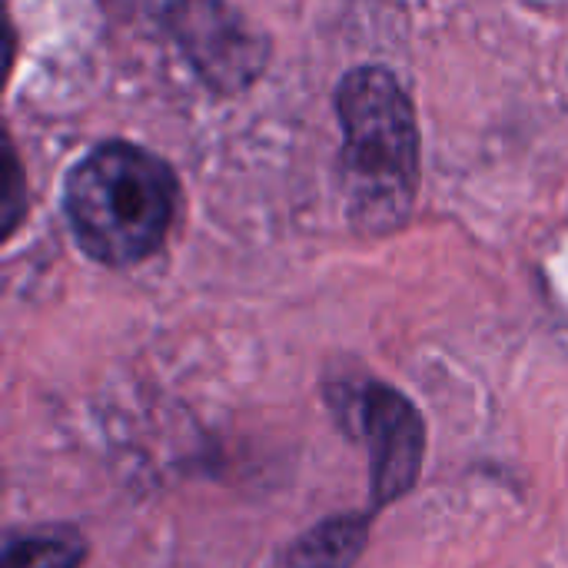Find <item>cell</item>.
Returning a JSON list of instances; mask_svg holds the SVG:
<instances>
[{
	"mask_svg": "<svg viewBox=\"0 0 568 568\" xmlns=\"http://www.w3.org/2000/svg\"><path fill=\"white\" fill-rule=\"evenodd\" d=\"M343 193L353 230L389 236L406 226L419 190V123L386 67H356L336 90Z\"/></svg>",
	"mask_w": 568,
	"mask_h": 568,
	"instance_id": "cell-1",
	"label": "cell"
},
{
	"mask_svg": "<svg viewBox=\"0 0 568 568\" xmlns=\"http://www.w3.org/2000/svg\"><path fill=\"white\" fill-rule=\"evenodd\" d=\"M163 20L193 70L216 93H240L266 70V37L226 0H170Z\"/></svg>",
	"mask_w": 568,
	"mask_h": 568,
	"instance_id": "cell-4",
	"label": "cell"
},
{
	"mask_svg": "<svg viewBox=\"0 0 568 568\" xmlns=\"http://www.w3.org/2000/svg\"><path fill=\"white\" fill-rule=\"evenodd\" d=\"M373 513L329 516L306 529L283 556V568H353L369 546Z\"/></svg>",
	"mask_w": 568,
	"mask_h": 568,
	"instance_id": "cell-5",
	"label": "cell"
},
{
	"mask_svg": "<svg viewBox=\"0 0 568 568\" xmlns=\"http://www.w3.org/2000/svg\"><path fill=\"white\" fill-rule=\"evenodd\" d=\"M343 409L369 446V493L373 509H386L409 496L426 463V423L419 409L386 383L346 389Z\"/></svg>",
	"mask_w": 568,
	"mask_h": 568,
	"instance_id": "cell-3",
	"label": "cell"
},
{
	"mask_svg": "<svg viewBox=\"0 0 568 568\" xmlns=\"http://www.w3.org/2000/svg\"><path fill=\"white\" fill-rule=\"evenodd\" d=\"M173 170L143 146L110 140L93 146L63 183V210L77 246L103 266L150 260L176 216Z\"/></svg>",
	"mask_w": 568,
	"mask_h": 568,
	"instance_id": "cell-2",
	"label": "cell"
},
{
	"mask_svg": "<svg viewBox=\"0 0 568 568\" xmlns=\"http://www.w3.org/2000/svg\"><path fill=\"white\" fill-rule=\"evenodd\" d=\"M87 562V539L73 529L13 532L3 542V568H80Z\"/></svg>",
	"mask_w": 568,
	"mask_h": 568,
	"instance_id": "cell-6",
	"label": "cell"
}]
</instances>
